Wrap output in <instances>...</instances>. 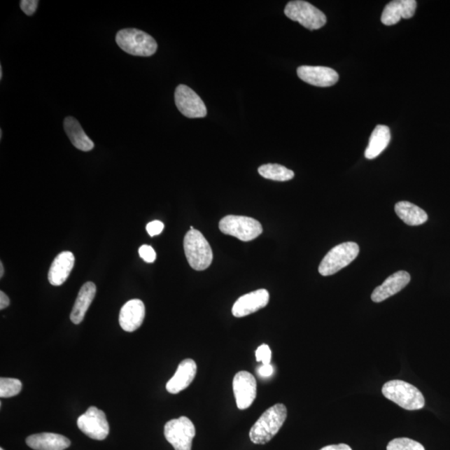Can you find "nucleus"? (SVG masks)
Masks as SVG:
<instances>
[{"instance_id": "obj_1", "label": "nucleus", "mask_w": 450, "mask_h": 450, "mask_svg": "<svg viewBox=\"0 0 450 450\" xmlns=\"http://www.w3.org/2000/svg\"><path fill=\"white\" fill-rule=\"evenodd\" d=\"M287 418L286 406L277 404L269 408L261 415L250 431L253 444H265L278 434Z\"/></svg>"}, {"instance_id": "obj_2", "label": "nucleus", "mask_w": 450, "mask_h": 450, "mask_svg": "<svg viewBox=\"0 0 450 450\" xmlns=\"http://www.w3.org/2000/svg\"><path fill=\"white\" fill-rule=\"evenodd\" d=\"M382 393L400 407L406 410L421 409L425 406V397L413 384L403 380H391L384 384Z\"/></svg>"}, {"instance_id": "obj_3", "label": "nucleus", "mask_w": 450, "mask_h": 450, "mask_svg": "<svg viewBox=\"0 0 450 450\" xmlns=\"http://www.w3.org/2000/svg\"><path fill=\"white\" fill-rule=\"evenodd\" d=\"M115 41L122 50L131 55L150 57L156 53L155 39L137 29H125L116 34Z\"/></svg>"}, {"instance_id": "obj_4", "label": "nucleus", "mask_w": 450, "mask_h": 450, "mask_svg": "<svg viewBox=\"0 0 450 450\" xmlns=\"http://www.w3.org/2000/svg\"><path fill=\"white\" fill-rule=\"evenodd\" d=\"M183 248L191 268L206 269L213 261V251L207 239L199 230H190L183 239Z\"/></svg>"}, {"instance_id": "obj_5", "label": "nucleus", "mask_w": 450, "mask_h": 450, "mask_svg": "<svg viewBox=\"0 0 450 450\" xmlns=\"http://www.w3.org/2000/svg\"><path fill=\"white\" fill-rule=\"evenodd\" d=\"M360 247L356 243L346 242L334 247L321 261L318 272L323 276H330L346 267L356 259Z\"/></svg>"}, {"instance_id": "obj_6", "label": "nucleus", "mask_w": 450, "mask_h": 450, "mask_svg": "<svg viewBox=\"0 0 450 450\" xmlns=\"http://www.w3.org/2000/svg\"><path fill=\"white\" fill-rule=\"evenodd\" d=\"M218 227L223 234L234 236L244 242L251 241L263 232L259 221L246 216H225Z\"/></svg>"}, {"instance_id": "obj_7", "label": "nucleus", "mask_w": 450, "mask_h": 450, "mask_svg": "<svg viewBox=\"0 0 450 450\" xmlns=\"http://www.w3.org/2000/svg\"><path fill=\"white\" fill-rule=\"evenodd\" d=\"M285 14L288 19L298 22L310 30L321 29L327 22L324 13L311 3L301 0L288 2L285 8Z\"/></svg>"}, {"instance_id": "obj_8", "label": "nucleus", "mask_w": 450, "mask_h": 450, "mask_svg": "<svg viewBox=\"0 0 450 450\" xmlns=\"http://www.w3.org/2000/svg\"><path fill=\"white\" fill-rule=\"evenodd\" d=\"M164 436L176 450H191L195 436V427L189 418L172 419L164 426Z\"/></svg>"}, {"instance_id": "obj_9", "label": "nucleus", "mask_w": 450, "mask_h": 450, "mask_svg": "<svg viewBox=\"0 0 450 450\" xmlns=\"http://www.w3.org/2000/svg\"><path fill=\"white\" fill-rule=\"evenodd\" d=\"M77 425L78 429L91 439L104 440L108 435L109 426L106 415L94 406L78 417Z\"/></svg>"}, {"instance_id": "obj_10", "label": "nucleus", "mask_w": 450, "mask_h": 450, "mask_svg": "<svg viewBox=\"0 0 450 450\" xmlns=\"http://www.w3.org/2000/svg\"><path fill=\"white\" fill-rule=\"evenodd\" d=\"M176 107L183 115L197 119L207 115V108L199 96L185 85H178L174 93Z\"/></svg>"}, {"instance_id": "obj_11", "label": "nucleus", "mask_w": 450, "mask_h": 450, "mask_svg": "<svg viewBox=\"0 0 450 450\" xmlns=\"http://www.w3.org/2000/svg\"><path fill=\"white\" fill-rule=\"evenodd\" d=\"M233 390L238 408L241 410L250 408L257 395L255 377L247 371H240L234 378Z\"/></svg>"}, {"instance_id": "obj_12", "label": "nucleus", "mask_w": 450, "mask_h": 450, "mask_svg": "<svg viewBox=\"0 0 450 450\" xmlns=\"http://www.w3.org/2000/svg\"><path fill=\"white\" fill-rule=\"evenodd\" d=\"M269 301V292L261 288L240 297L234 304L232 313L234 317H246L265 308Z\"/></svg>"}, {"instance_id": "obj_13", "label": "nucleus", "mask_w": 450, "mask_h": 450, "mask_svg": "<svg viewBox=\"0 0 450 450\" xmlns=\"http://www.w3.org/2000/svg\"><path fill=\"white\" fill-rule=\"evenodd\" d=\"M300 80L317 87H330L339 80V74L333 69L324 66H300L297 69Z\"/></svg>"}, {"instance_id": "obj_14", "label": "nucleus", "mask_w": 450, "mask_h": 450, "mask_svg": "<svg viewBox=\"0 0 450 450\" xmlns=\"http://www.w3.org/2000/svg\"><path fill=\"white\" fill-rule=\"evenodd\" d=\"M410 274L406 271H398L393 274L384 281L381 286H378L371 295V300L375 303L383 302L390 297L399 293L410 282Z\"/></svg>"}, {"instance_id": "obj_15", "label": "nucleus", "mask_w": 450, "mask_h": 450, "mask_svg": "<svg viewBox=\"0 0 450 450\" xmlns=\"http://www.w3.org/2000/svg\"><path fill=\"white\" fill-rule=\"evenodd\" d=\"M146 317V307L141 300H131L122 307L120 325L126 332H134L143 324Z\"/></svg>"}, {"instance_id": "obj_16", "label": "nucleus", "mask_w": 450, "mask_h": 450, "mask_svg": "<svg viewBox=\"0 0 450 450\" xmlns=\"http://www.w3.org/2000/svg\"><path fill=\"white\" fill-rule=\"evenodd\" d=\"M416 7L415 0H394L384 8L381 22L384 25L391 26L399 23L401 19L412 18Z\"/></svg>"}, {"instance_id": "obj_17", "label": "nucleus", "mask_w": 450, "mask_h": 450, "mask_svg": "<svg viewBox=\"0 0 450 450\" xmlns=\"http://www.w3.org/2000/svg\"><path fill=\"white\" fill-rule=\"evenodd\" d=\"M196 373H197V365L193 360H183L178 365L176 374L166 384V390L170 394H178L190 386L196 377Z\"/></svg>"}, {"instance_id": "obj_18", "label": "nucleus", "mask_w": 450, "mask_h": 450, "mask_svg": "<svg viewBox=\"0 0 450 450\" xmlns=\"http://www.w3.org/2000/svg\"><path fill=\"white\" fill-rule=\"evenodd\" d=\"M74 256L73 253L64 251L57 255L50 266L48 279L50 285L60 286L67 281L74 266Z\"/></svg>"}, {"instance_id": "obj_19", "label": "nucleus", "mask_w": 450, "mask_h": 450, "mask_svg": "<svg viewBox=\"0 0 450 450\" xmlns=\"http://www.w3.org/2000/svg\"><path fill=\"white\" fill-rule=\"evenodd\" d=\"M28 447L36 450H64L71 447L66 437L54 433H41L30 435L26 440Z\"/></svg>"}, {"instance_id": "obj_20", "label": "nucleus", "mask_w": 450, "mask_h": 450, "mask_svg": "<svg viewBox=\"0 0 450 450\" xmlns=\"http://www.w3.org/2000/svg\"><path fill=\"white\" fill-rule=\"evenodd\" d=\"M95 295L96 286L94 283L87 282L81 287L71 314V320L74 325L80 324L84 321L87 310L93 302Z\"/></svg>"}, {"instance_id": "obj_21", "label": "nucleus", "mask_w": 450, "mask_h": 450, "mask_svg": "<svg viewBox=\"0 0 450 450\" xmlns=\"http://www.w3.org/2000/svg\"><path fill=\"white\" fill-rule=\"evenodd\" d=\"M65 133L73 146L84 152H89L94 148V143L82 129L76 119L72 116L65 118L64 121Z\"/></svg>"}, {"instance_id": "obj_22", "label": "nucleus", "mask_w": 450, "mask_h": 450, "mask_svg": "<svg viewBox=\"0 0 450 450\" xmlns=\"http://www.w3.org/2000/svg\"><path fill=\"white\" fill-rule=\"evenodd\" d=\"M391 134L390 128L386 125H378L373 130L370 139L369 146L366 148V159L374 160L386 150L390 143Z\"/></svg>"}, {"instance_id": "obj_23", "label": "nucleus", "mask_w": 450, "mask_h": 450, "mask_svg": "<svg viewBox=\"0 0 450 450\" xmlns=\"http://www.w3.org/2000/svg\"><path fill=\"white\" fill-rule=\"evenodd\" d=\"M397 216L403 220L406 225L418 226L425 224L428 220V215L423 209L407 201H401L395 204Z\"/></svg>"}, {"instance_id": "obj_24", "label": "nucleus", "mask_w": 450, "mask_h": 450, "mask_svg": "<svg viewBox=\"0 0 450 450\" xmlns=\"http://www.w3.org/2000/svg\"><path fill=\"white\" fill-rule=\"evenodd\" d=\"M260 176L274 181H288L295 177V173L281 164H264L258 169Z\"/></svg>"}, {"instance_id": "obj_25", "label": "nucleus", "mask_w": 450, "mask_h": 450, "mask_svg": "<svg viewBox=\"0 0 450 450\" xmlns=\"http://www.w3.org/2000/svg\"><path fill=\"white\" fill-rule=\"evenodd\" d=\"M20 380L11 378L0 379V397L10 398L18 395L22 391Z\"/></svg>"}, {"instance_id": "obj_26", "label": "nucleus", "mask_w": 450, "mask_h": 450, "mask_svg": "<svg viewBox=\"0 0 450 450\" xmlns=\"http://www.w3.org/2000/svg\"><path fill=\"white\" fill-rule=\"evenodd\" d=\"M387 450H426L421 444L408 438H398L391 441Z\"/></svg>"}, {"instance_id": "obj_27", "label": "nucleus", "mask_w": 450, "mask_h": 450, "mask_svg": "<svg viewBox=\"0 0 450 450\" xmlns=\"http://www.w3.org/2000/svg\"><path fill=\"white\" fill-rule=\"evenodd\" d=\"M256 360L261 362L262 365H270L272 352L267 344H262L258 348L255 353Z\"/></svg>"}, {"instance_id": "obj_28", "label": "nucleus", "mask_w": 450, "mask_h": 450, "mask_svg": "<svg viewBox=\"0 0 450 450\" xmlns=\"http://www.w3.org/2000/svg\"><path fill=\"white\" fill-rule=\"evenodd\" d=\"M139 256L146 262V263H154L156 260V253L151 246L143 244L139 250Z\"/></svg>"}, {"instance_id": "obj_29", "label": "nucleus", "mask_w": 450, "mask_h": 450, "mask_svg": "<svg viewBox=\"0 0 450 450\" xmlns=\"http://www.w3.org/2000/svg\"><path fill=\"white\" fill-rule=\"evenodd\" d=\"M38 4V0H22L20 2V8L26 15L30 16L36 13Z\"/></svg>"}, {"instance_id": "obj_30", "label": "nucleus", "mask_w": 450, "mask_h": 450, "mask_svg": "<svg viewBox=\"0 0 450 450\" xmlns=\"http://www.w3.org/2000/svg\"><path fill=\"white\" fill-rule=\"evenodd\" d=\"M164 228V225L162 222L159 220L148 223L146 226L147 232L151 236V237H154V236L159 235L162 233Z\"/></svg>"}, {"instance_id": "obj_31", "label": "nucleus", "mask_w": 450, "mask_h": 450, "mask_svg": "<svg viewBox=\"0 0 450 450\" xmlns=\"http://www.w3.org/2000/svg\"><path fill=\"white\" fill-rule=\"evenodd\" d=\"M258 373H259L261 377H270L274 373L273 366L271 365H262L259 370H258Z\"/></svg>"}, {"instance_id": "obj_32", "label": "nucleus", "mask_w": 450, "mask_h": 450, "mask_svg": "<svg viewBox=\"0 0 450 450\" xmlns=\"http://www.w3.org/2000/svg\"><path fill=\"white\" fill-rule=\"evenodd\" d=\"M321 450H352V449L349 447V445L347 444H339L328 445V447L322 448Z\"/></svg>"}, {"instance_id": "obj_33", "label": "nucleus", "mask_w": 450, "mask_h": 450, "mask_svg": "<svg viewBox=\"0 0 450 450\" xmlns=\"http://www.w3.org/2000/svg\"><path fill=\"white\" fill-rule=\"evenodd\" d=\"M10 304V300L8 299V297L6 294H4L3 291L0 292V309H6L8 305Z\"/></svg>"}, {"instance_id": "obj_34", "label": "nucleus", "mask_w": 450, "mask_h": 450, "mask_svg": "<svg viewBox=\"0 0 450 450\" xmlns=\"http://www.w3.org/2000/svg\"><path fill=\"white\" fill-rule=\"evenodd\" d=\"M4 274V269H3V265L2 262H0V277H3V275Z\"/></svg>"}, {"instance_id": "obj_35", "label": "nucleus", "mask_w": 450, "mask_h": 450, "mask_svg": "<svg viewBox=\"0 0 450 450\" xmlns=\"http://www.w3.org/2000/svg\"><path fill=\"white\" fill-rule=\"evenodd\" d=\"M3 78V69L2 66H0V80H2Z\"/></svg>"}, {"instance_id": "obj_36", "label": "nucleus", "mask_w": 450, "mask_h": 450, "mask_svg": "<svg viewBox=\"0 0 450 450\" xmlns=\"http://www.w3.org/2000/svg\"><path fill=\"white\" fill-rule=\"evenodd\" d=\"M3 136V130H0V139H2Z\"/></svg>"}, {"instance_id": "obj_37", "label": "nucleus", "mask_w": 450, "mask_h": 450, "mask_svg": "<svg viewBox=\"0 0 450 450\" xmlns=\"http://www.w3.org/2000/svg\"><path fill=\"white\" fill-rule=\"evenodd\" d=\"M0 450H3V449L1 448V449H0Z\"/></svg>"}]
</instances>
